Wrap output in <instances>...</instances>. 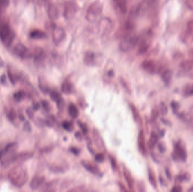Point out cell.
<instances>
[{
	"instance_id": "obj_1",
	"label": "cell",
	"mask_w": 193,
	"mask_h": 192,
	"mask_svg": "<svg viewBox=\"0 0 193 192\" xmlns=\"http://www.w3.org/2000/svg\"><path fill=\"white\" fill-rule=\"evenodd\" d=\"M8 178L12 185L17 188H21L28 179L27 170L21 163L18 164L10 170Z\"/></svg>"
},
{
	"instance_id": "obj_2",
	"label": "cell",
	"mask_w": 193,
	"mask_h": 192,
	"mask_svg": "<svg viewBox=\"0 0 193 192\" xmlns=\"http://www.w3.org/2000/svg\"><path fill=\"white\" fill-rule=\"evenodd\" d=\"M33 156V153L29 152L10 154L1 160V164L2 166L6 167L12 163H18V164H20L29 160Z\"/></svg>"
},
{
	"instance_id": "obj_3",
	"label": "cell",
	"mask_w": 193,
	"mask_h": 192,
	"mask_svg": "<svg viewBox=\"0 0 193 192\" xmlns=\"http://www.w3.org/2000/svg\"><path fill=\"white\" fill-rule=\"evenodd\" d=\"M102 11V5L100 2L95 1L92 3L88 8L86 12V19L93 22L101 15Z\"/></svg>"
},
{
	"instance_id": "obj_4",
	"label": "cell",
	"mask_w": 193,
	"mask_h": 192,
	"mask_svg": "<svg viewBox=\"0 0 193 192\" xmlns=\"http://www.w3.org/2000/svg\"><path fill=\"white\" fill-rule=\"evenodd\" d=\"M15 35L9 26L5 23L0 24V39L5 45L9 46L14 40Z\"/></svg>"
},
{
	"instance_id": "obj_5",
	"label": "cell",
	"mask_w": 193,
	"mask_h": 192,
	"mask_svg": "<svg viewBox=\"0 0 193 192\" xmlns=\"http://www.w3.org/2000/svg\"><path fill=\"white\" fill-rule=\"evenodd\" d=\"M139 38L131 34H127L122 41L120 49L122 51H128L133 48L139 41Z\"/></svg>"
},
{
	"instance_id": "obj_6",
	"label": "cell",
	"mask_w": 193,
	"mask_h": 192,
	"mask_svg": "<svg viewBox=\"0 0 193 192\" xmlns=\"http://www.w3.org/2000/svg\"><path fill=\"white\" fill-rule=\"evenodd\" d=\"M156 0H142L136 9L135 14L137 15L145 14L156 3Z\"/></svg>"
},
{
	"instance_id": "obj_7",
	"label": "cell",
	"mask_w": 193,
	"mask_h": 192,
	"mask_svg": "<svg viewBox=\"0 0 193 192\" xmlns=\"http://www.w3.org/2000/svg\"><path fill=\"white\" fill-rule=\"evenodd\" d=\"M66 36L65 31L60 27L54 26L52 28V39L53 42L58 45L64 40Z\"/></svg>"
},
{
	"instance_id": "obj_8",
	"label": "cell",
	"mask_w": 193,
	"mask_h": 192,
	"mask_svg": "<svg viewBox=\"0 0 193 192\" xmlns=\"http://www.w3.org/2000/svg\"><path fill=\"white\" fill-rule=\"evenodd\" d=\"M77 11V6L73 2H68L66 4L64 7V17L67 19H71L72 18Z\"/></svg>"
},
{
	"instance_id": "obj_9",
	"label": "cell",
	"mask_w": 193,
	"mask_h": 192,
	"mask_svg": "<svg viewBox=\"0 0 193 192\" xmlns=\"http://www.w3.org/2000/svg\"><path fill=\"white\" fill-rule=\"evenodd\" d=\"M45 181V178L43 176H35L30 181V189L33 191H35L40 188Z\"/></svg>"
},
{
	"instance_id": "obj_10",
	"label": "cell",
	"mask_w": 193,
	"mask_h": 192,
	"mask_svg": "<svg viewBox=\"0 0 193 192\" xmlns=\"http://www.w3.org/2000/svg\"><path fill=\"white\" fill-rule=\"evenodd\" d=\"M84 63L89 66H93L96 64V55L92 52H87L84 58Z\"/></svg>"
},
{
	"instance_id": "obj_11",
	"label": "cell",
	"mask_w": 193,
	"mask_h": 192,
	"mask_svg": "<svg viewBox=\"0 0 193 192\" xmlns=\"http://www.w3.org/2000/svg\"><path fill=\"white\" fill-rule=\"evenodd\" d=\"M81 164H82V166L88 172L93 173L94 175H99L100 173L99 169L97 167L93 165L91 163L82 160L81 162Z\"/></svg>"
},
{
	"instance_id": "obj_12",
	"label": "cell",
	"mask_w": 193,
	"mask_h": 192,
	"mask_svg": "<svg viewBox=\"0 0 193 192\" xmlns=\"http://www.w3.org/2000/svg\"><path fill=\"white\" fill-rule=\"evenodd\" d=\"M28 51L27 49L21 43L17 44L13 49V52L15 55L23 58H25Z\"/></svg>"
},
{
	"instance_id": "obj_13",
	"label": "cell",
	"mask_w": 193,
	"mask_h": 192,
	"mask_svg": "<svg viewBox=\"0 0 193 192\" xmlns=\"http://www.w3.org/2000/svg\"><path fill=\"white\" fill-rule=\"evenodd\" d=\"M138 44V52L140 54H144L148 50L150 47V41L147 39H144L142 40H139Z\"/></svg>"
},
{
	"instance_id": "obj_14",
	"label": "cell",
	"mask_w": 193,
	"mask_h": 192,
	"mask_svg": "<svg viewBox=\"0 0 193 192\" xmlns=\"http://www.w3.org/2000/svg\"><path fill=\"white\" fill-rule=\"evenodd\" d=\"M142 68L149 72L152 73L155 70L156 65L155 62L151 60H146L143 61L142 63Z\"/></svg>"
},
{
	"instance_id": "obj_15",
	"label": "cell",
	"mask_w": 193,
	"mask_h": 192,
	"mask_svg": "<svg viewBox=\"0 0 193 192\" xmlns=\"http://www.w3.org/2000/svg\"><path fill=\"white\" fill-rule=\"evenodd\" d=\"M123 175L125 178V180L127 183L128 186L130 189H133V179L132 178V175L129 170H128L126 168L123 167Z\"/></svg>"
},
{
	"instance_id": "obj_16",
	"label": "cell",
	"mask_w": 193,
	"mask_h": 192,
	"mask_svg": "<svg viewBox=\"0 0 193 192\" xmlns=\"http://www.w3.org/2000/svg\"><path fill=\"white\" fill-rule=\"evenodd\" d=\"M48 14L49 18L51 20H57L59 18V11L54 5H51L49 6L48 10Z\"/></svg>"
},
{
	"instance_id": "obj_17",
	"label": "cell",
	"mask_w": 193,
	"mask_h": 192,
	"mask_svg": "<svg viewBox=\"0 0 193 192\" xmlns=\"http://www.w3.org/2000/svg\"><path fill=\"white\" fill-rule=\"evenodd\" d=\"M145 137L143 131L140 132L138 136V146L140 151L142 154H145L146 152L145 145Z\"/></svg>"
},
{
	"instance_id": "obj_18",
	"label": "cell",
	"mask_w": 193,
	"mask_h": 192,
	"mask_svg": "<svg viewBox=\"0 0 193 192\" xmlns=\"http://www.w3.org/2000/svg\"><path fill=\"white\" fill-rule=\"evenodd\" d=\"M30 37L34 39H43L46 38L47 35L46 34L39 30H35L31 32L30 34Z\"/></svg>"
},
{
	"instance_id": "obj_19",
	"label": "cell",
	"mask_w": 193,
	"mask_h": 192,
	"mask_svg": "<svg viewBox=\"0 0 193 192\" xmlns=\"http://www.w3.org/2000/svg\"><path fill=\"white\" fill-rule=\"evenodd\" d=\"M61 90L66 94H70L73 91V86L68 81H64L61 86Z\"/></svg>"
},
{
	"instance_id": "obj_20",
	"label": "cell",
	"mask_w": 193,
	"mask_h": 192,
	"mask_svg": "<svg viewBox=\"0 0 193 192\" xmlns=\"http://www.w3.org/2000/svg\"><path fill=\"white\" fill-rule=\"evenodd\" d=\"M67 169L66 166L59 165V164H53L51 165L49 167V170L51 172L54 173H61L66 172Z\"/></svg>"
},
{
	"instance_id": "obj_21",
	"label": "cell",
	"mask_w": 193,
	"mask_h": 192,
	"mask_svg": "<svg viewBox=\"0 0 193 192\" xmlns=\"http://www.w3.org/2000/svg\"><path fill=\"white\" fill-rule=\"evenodd\" d=\"M68 113L71 117L77 118L79 115V111L77 107L73 103H71L68 107Z\"/></svg>"
},
{
	"instance_id": "obj_22",
	"label": "cell",
	"mask_w": 193,
	"mask_h": 192,
	"mask_svg": "<svg viewBox=\"0 0 193 192\" xmlns=\"http://www.w3.org/2000/svg\"><path fill=\"white\" fill-rule=\"evenodd\" d=\"M130 108H131V110L132 111L133 118L134 119V121L137 123H140L141 121V117H140V116L138 111V110L135 107V106L132 104H130Z\"/></svg>"
},
{
	"instance_id": "obj_23",
	"label": "cell",
	"mask_w": 193,
	"mask_h": 192,
	"mask_svg": "<svg viewBox=\"0 0 193 192\" xmlns=\"http://www.w3.org/2000/svg\"><path fill=\"white\" fill-rule=\"evenodd\" d=\"M114 1L122 13H125L127 10V0H114Z\"/></svg>"
},
{
	"instance_id": "obj_24",
	"label": "cell",
	"mask_w": 193,
	"mask_h": 192,
	"mask_svg": "<svg viewBox=\"0 0 193 192\" xmlns=\"http://www.w3.org/2000/svg\"><path fill=\"white\" fill-rule=\"evenodd\" d=\"M93 135H94V141L95 142L96 145H97L100 148H104V143H103V142L102 140L101 135L99 134V133L98 132V131L94 130Z\"/></svg>"
},
{
	"instance_id": "obj_25",
	"label": "cell",
	"mask_w": 193,
	"mask_h": 192,
	"mask_svg": "<svg viewBox=\"0 0 193 192\" xmlns=\"http://www.w3.org/2000/svg\"><path fill=\"white\" fill-rule=\"evenodd\" d=\"M26 96V94L23 90L16 91L13 94V98L15 101L19 102L24 99Z\"/></svg>"
},
{
	"instance_id": "obj_26",
	"label": "cell",
	"mask_w": 193,
	"mask_h": 192,
	"mask_svg": "<svg viewBox=\"0 0 193 192\" xmlns=\"http://www.w3.org/2000/svg\"><path fill=\"white\" fill-rule=\"evenodd\" d=\"M50 96L51 99L53 101L57 102L58 100H59L62 98L61 95L59 92L55 90H52L50 91L49 92Z\"/></svg>"
},
{
	"instance_id": "obj_27",
	"label": "cell",
	"mask_w": 193,
	"mask_h": 192,
	"mask_svg": "<svg viewBox=\"0 0 193 192\" xmlns=\"http://www.w3.org/2000/svg\"><path fill=\"white\" fill-rule=\"evenodd\" d=\"M8 119L11 122H14L17 117V113L14 109H10L6 114Z\"/></svg>"
},
{
	"instance_id": "obj_28",
	"label": "cell",
	"mask_w": 193,
	"mask_h": 192,
	"mask_svg": "<svg viewBox=\"0 0 193 192\" xmlns=\"http://www.w3.org/2000/svg\"><path fill=\"white\" fill-rule=\"evenodd\" d=\"M62 126L63 129L67 131H72L73 129V124L70 122L64 121L62 123Z\"/></svg>"
},
{
	"instance_id": "obj_29",
	"label": "cell",
	"mask_w": 193,
	"mask_h": 192,
	"mask_svg": "<svg viewBox=\"0 0 193 192\" xmlns=\"http://www.w3.org/2000/svg\"><path fill=\"white\" fill-rule=\"evenodd\" d=\"M77 123H78L79 126L81 129V131H82V132L84 134H86L88 132V127L86 124L81 121L77 122Z\"/></svg>"
},
{
	"instance_id": "obj_30",
	"label": "cell",
	"mask_w": 193,
	"mask_h": 192,
	"mask_svg": "<svg viewBox=\"0 0 193 192\" xmlns=\"http://www.w3.org/2000/svg\"><path fill=\"white\" fill-rule=\"evenodd\" d=\"M23 130L26 132H30L32 131V126L30 122L29 121H26L24 122L23 126Z\"/></svg>"
},
{
	"instance_id": "obj_31",
	"label": "cell",
	"mask_w": 193,
	"mask_h": 192,
	"mask_svg": "<svg viewBox=\"0 0 193 192\" xmlns=\"http://www.w3.org/2000/svg\"><path fill=\"white\" fill-rule=\"evenodd\" d=\"M95 160L98 163H102L104 161L105 157L103 153H98L95 157Z\"/></svg>"
},
{
	"instance_id": "obj_32",
	"label": "cell",
	"mask_w": 193,
	"mask_h": 192,
	"mask_svg": "<svg viewBox=\"0 0 193 192\" xmlns=\"http://www.w3.org/2000/svg\"><path fill=\"white\" fill-rule=\"evenodd\" d=\"M41 105L43 107V108L46 111H49L50 109V105L49 102L46 100H42L41 101Z\"/></svg>"
},
{
	"instance_id": "obj_33",
	"label": "cell",
	"mask_w": 193,
	"mask_h": 192,
	"mask_svg": "<svg viewBox=\"0 0 193 192\" xmlns=\"http://www.w3.org/2000/svg\"><path fill=\"white\" fill-rule=\"evenodd\" d=\"M110 163L111 164L112 168L113 170H116L117 168H118V166H117V163L115 160V159L112 157V156H110Z\"/></svg>"
},
{
	"instance_id": "obj_34",
	"label": "cell",
	"mask_w": 193,
	"mask_h": 192,
	"mask_svg": "<svg viewBox=\"0 0 193 192\" xmlns=\"http://www.w3.org/2000/svg\"><path fill=\"white\" fill-rule=\"evenodd\" d=\"M10 3V0H0V8L4 9L7 8Z\"/></svg>"
},
{
	"instance_id": "obj_35",
	"label": "cell",
	"mask_w": 193,
	"mask_h": 192,
	"mask_svg": "<svg viewBox=\"0 0 193 192\" xmlns=\"http://www.w3.org/2000/svg\"><path fill=\"white\" fill-rule=\"evenodd\" d=\"M57 107L59 110H62L64 108V107L65 105V103L63 100V99L62 98L59 100L57 102Z\"/></svg>"
},
{
	"instance_id": "obj_36",
	"label": "cell",
	"mask_w": 193,
	"mask_h": 192,
	"mask_svg": "<svg viewBox=\"0 0 193 192\" xmlns=\"http://www.w3.org/2000/svg\"><path fill=\"white\" fill-rule=\"evenodd\" d=\"M182 65L183 67V68H192L193 67V61H185L182 64Z\"/></svg>"
},
{
	"instance_id": "obj_37",
	"label": "cell",
	"mask_w": 193,
	"mask_h": 192,
	"mask_svg": "<svg viewBox=\"0 0 193 192\" xmlns=\"http://www.w3.org/2000/svg\"><path fill=\"white\" fill-rule=\"evenodd\" d=\"M156 142V137L155 135H152L151 137L150 138V142H149V144H150V148L152 147L155 144Z\"/></svg>"
},
{
	"instance_id": "obj_38",
	"label": "cell",
	"mask_w": 193,
	"mask_h": 192,
	"mask_svg": "<svg viewBox=\"0 0 193 192\" xmlns=\"http://www.w3.org/2000/svg\"><path fill=\"white\" fill-rule=\"evenodd\" d=\"M33 109H31V108H28L27 109V111H26V113H27V114L28 116V117L31 119L33 118Z\"/></svg>"
},
{
	"instance_id": "obj_39",
	"label": "cell",
	"mask_w": 193,
	"mask_h": 192,
	"mask_svg": "<svg viewBox=\"0 0 193 192\" xmlns=\"http://www.w3.org/2000/svg\"><path fill=\"white\" fill-rule=\"evenodd\" d=\"M84 188H82V187H77V188H75L74 189H71L70 191H68L69 192H82V191H84Z\"/></svg>"
},
{
	"instance_id": "obj_40",
	"label": "cell",
	"mask_w": 193,
	"mask_h": 192,
	"mask_svg": "<svg viewBox=\"0 0 193 192\" xmlns=\"http://www.w3.org/2000/svg\"><path fill=\"white\" fill-rule=\"evenodd\" d=\"M70 152L72 153V154H75V155H78L79 154V150L77 149V148H70Z\"/></svg>"
},
{
	"instance_id": "obj_41",
	"label": "cell",
	"mask_w": 193,
	"mask_h": 192,
	"mask_svg": "<svg viewBox=\"0 0 193 192\" xmlns=\"http://www.w3.org/2000/svg\"><path fill=\"white\" fill-rule=\"evenodd\" d=\"M41 105L40 104L38 103H35L33 105V107H32V109L33 111H38L40 108Z\"/></svg>"
},
{
	"instance_id": "obj_42",
	"label": "cell",
	"mask_w": 193,
	"mask_h": 192,
	"mask_svg": "<svg viewBox=\"0 0 193 192\" xmlns=\"http://www.w3.org/2000/svg\"><path fill=\"white\" fill-rule=\"evenodd\" d=\"M40 89L42 92H43L44 93L50 92L49 89L47 87H45V86H40Z\"/></svg>"
},
{
	"instance_id": "obj_43",
	"label": "cell",
	"mask_w": 193,
	"mask_h": 192,
	"mask_svg": "<svg viewBox=\"0 0 193 192\" xmlns=\"http://www.w3.org/2000/svg\"><path fill=\"white\" fill-rule=\"evenodd\" d=\"M187 27H188V29L189 30L192 31V32H193V20L190 21L188 23Z\"/></svg>"
},
{
	"instance_id": "obj_44",
	"label": "cell",
	"mask_w": 193,
	"mask_h": 192,
	"mask_svg": "<svg viewBox=\"0 0 193 192\" xmlns=\"http://www.w3.org/2000/svg\"><path fill=\"white\" fill-rule=\"evenodd\" d=\"M75 136L76 138L77 139H78L79 140H82V135L79 132H76L75 134Z\"/></svg>"
},
{
	"instance_id": "obj_45",
	"label": "cell",
	"mask_w": 193,
	"mask_h": 192,
	"mask_svg": "<svg viewBox=\"0 0 193 192\" xmlns=\"http://www.w3.org/2000/svg\"><path fill=\"white\" fill-rule=\"evenodd\" d=\"M6 76L5 74H3L1 77V78H0V81L2 83H5L6 82Z\"/></svg>"
},
{
	"instance_id": "obj_46",
	"label": "cell",
	"mask_w": 193,
	"mask_h": 192,
	"mask_svg": "<svg viewBox=\"0 0 193 192\" xmlns=\"http://www.w3.org/2000/svg\"><path fill=\"white\" fill-rule=\"evenodd\" d=\"M119 187L120 188V189H122V191H127V190L125 188L124 186L122 185V182H119Z\"/></svg>"
},
{
	"instance_id": "obj_47",
	"label": "cell",
	"mask_w": 193,
	"mask_h": 192,
	"mask_svg": "<svg viewBox=\"0 0 193 192\" xmlns=\"http://www.w3.org/2000/svg\"><path fill=\"white\" fill-rule=\"evenodd\" d=\"M3 156V148H1V146L0 145V161L1 160Z\"/></svg>"
},
{
	"instance_id": "obj_48",
	"label": "cell",
	"mask_w": 193,
	"mask_h": 192,
	"mask_svg": "<svg viewBox=\"0 0 193 192\" xmlns=\"http://www.w3.org/2000/svg\"><path fill=\"white\" fill-rule=\"evenodd\" d=\"M3 65H4V63L0 59V67H3Z\"/></svg>"
}]
</instances>
